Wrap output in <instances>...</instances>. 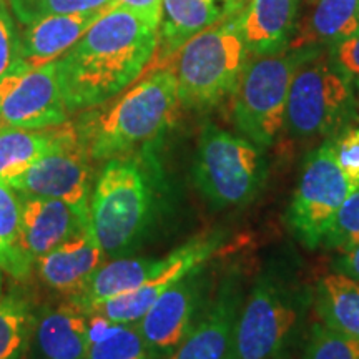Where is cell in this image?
I'll return each mask as SVG.
<instances>
[{
    "label": "cell",
    "mask_w": 359,
    "mask_h": 359,
    "mask_svg": "<svg viewBox=\"0 0 359 359\" xmlns=\"http://www.w3.org/2000/svg\"><path fill=\"white\" fill-rule=\"evenodd\" d=\"M155 52V25L125 7L109 8L55 60L67 111L118 95L151 64Z\"/></svg>",
    "instance_id": "cell-1"
},
{
    "label": "cell",
    "mask_w": 359,
    "mask_h": 359,
    "mask_svg": "<svg viewBox=\"0 0 359 359\" xmlns=\"http://www.w3.org/2000/svg\"><path fill=\"white\" fill-rule=\"evenodd\" d=\"M145 150L110 158L93 188L90 226L107 259L140 246L155 219L158 165Z\"/></svg>",
    "instance_id": "cell-2"
},
{
    "label": "cell",
    "mask_w": 359,
    "mask_h": 359,
    "mask_svg": "<svg viewBox=\"0 0 359 359\" xmlns=\"http://www.w3.org/2000/svg\"><path fill=\"white\" fill-rule=\"evenodd\" d=\"M178 107L177 79L163 67L77 130L90 158L110 160L155 142L172 127Z\"/></svg>",
    "instance_id": "cell-3"
},
{
    "label": "cell",
    "mask_w": 359,
    "mask_h": 359,
    "mask_svg": "<svg viewBox=\"0 0 359 359\" xmlns=\"http://www.w3.org/2000/svg\"><path fill=\"white\" fill-rule=\"evenodd\" d=\"M236 19L238 13L195 35L167 64L185 109H212L231 95L250 57Z\"/></svg>",
    "instance_id": "cell-4"
},
{
    "label": "cell",
    "mask_w": 359,
    "mask_h": 359,
    "mask_svg": "<svg viewBox=\"0 0 359 359\" xmlns=\"http://www.w3.org/2000/svg\"><path fill=\"white\" fill-rule=\"evenodd\" d=\"M316 48L248 57L231 92L235 127L258 147H269L285 130L291 80L298 65Z\"/></svg>",
    "instance_id": "cell-5"
},
{
    "label": "cell",
    "mask_w": 359,
    "mask_h": 359,
    "mask_svg": "<svg viewBox=\"0 0 359 359\" xmlns=\"http://www.w3.org/2000/svg\"><path fill=\"white\" fill-rule=\"evenodd\" d=\"M354 110L353 79L330 48H316L296 69L288 93L285 130L298 140L338 132Z\"/></svg>",
    "instance_id": "cell-6"
},
{
    "label": "cell",
    "mask_w": 359,
    "mask_h": 359,
    "mask_svg": "<svg viewBox=\"0 0 359 359\" xmlns=\"http://www.w3.org/2000/svg\"><path fill=\"white\" fill-rule=\"evenodd\" d=\"M264 178L262 147L213 123L205 125L193 160V182L213 208L250 203L262 191Z\"/></svg>",
    "instance_id": "cell-7"
},
{
    "label": "cell",
    "mask_w": 359,
    "mask_h": 359,
    "mask_svg": "<svg viewBox=\"0 0 359 359\" xmlns=\"http://www.w3.org/2000/svg\"><path fill=\"white\" fill-rule=\"evenodd\" d=\"M356 188L359 185L343 172L326 140L304 160L288 210L293 235L306 248H318L339 206Z\"/></svg>",
    "instance_id": "cell-8"
},
{
    "label": "cell",
    "mask_w": 359,
    "mask_h": 359,
    "mask_svg": "<svg viewBox=\"0 0 359 359\" xmlns=\"http://www.w3.org/2000/svg\"><path fill=\"white\" fill-rule=\"evenodd\" d=\"M298 304L286 286L263 276L245 296L228 359H276L298 325Z\"/></svg>",
    "instance_id": "cell-9"
},
{
    "label": "cell",
    "mask_w": 359,
    "mask_h": 359,
    "mask_svg": "<svg viewBox=\"0 0 359 359\" xmlns=\"http://www.w3.org/2000/svg\"><path fill=\"white\" fill-rule=\"evenodd\" d=\"M88 158L77 127L64 123L53 150L7 185L20 196L60 200L80 212H90Z\"/></svg>",
    "instance_id": "cell-10"
},
{
    "label": "cell",
    "mask_w": 359,
    "mask_h": 359,
    "mask_svg": "<svg viewBox=\"0 0 359 359\" xmlns=\"http://www.w3.org/2000/svg\"><path fill=\"white\" fill-rule=\"evenodd\" d=\"M57 62L19 70L0 80V127L43 130L65 123Z\"/></svg>",
    "instance_id": "cell-11"
},
{
    "label": "cell",
    "mask_w": 359,
    "mask_h": 359,
    "mask_svg": "<svg viewBox=\"0 0 359 359\" xmlns=\"http://www.w3.org/2000/svg\"><path fill=\"white\" fill-rule=\"evenodd\" d=\"M222 245L223 236L218 233H206L191 238L185 245L178 246L167 257L161 258L158 269L140 288L98 304L90 313H100L116 325H137L163 291H167L183 276L203 268Z\"/></svg>",
    "instance_id": "cell-12"
},
{
    "label": "cell",
    "mask_w": 359,
    "mask_h": 359,
    "mask_svg": "<svg viewBox=\"0 0 359 359\" xmlns=\"http://www.w3.org/2000/svg\"><path fill=\"white\" fill-rule=\"evenodd\" d=\"M201 269L183 276L163 291L137 323L156 359H167L180 346L203 311L206 278Z\"/></svg>",
    "instance_id": "cell-13"
},
{
    "label": "cell",
    "mask_w": 359,
    "mask_h": 359,
    "mask_svg": "<svg viewBox=\"0 0 359 359\" xmlns=\"http://www.w3.org/2000/svg\"><path fill=\"white\" fill-rule=\"evenodd\" d=\"M243 302L241 276L230 273L219 283L213 298L206 302L187 338L167 359H228Z\"/></svg>",
    "instance_id": "cell-14"
},
{
    "label": "cell",
    "mask_w": 359,
    "mask_h": 359,
    "mask_svg": "<svg viewBox=\"0 0 359 359\" xmlns=\"http://www.w3.org/2000/svg\"><path fill=\"white\" fill-rule=\"evenodd\" d=\"M245 0H161L155 69H163L195 35L245 8ZM154 69V70H155Z\"/></svg>",
    "instance_id": "cell-15"
},
{
    "label": "cell",
    "mask_w": 359,
    "mask_h": 359,
    "mask_svg": "<svg viewBox=\"0 0 359 359\" xmlns=\"http://www.w3.org/2000/svg\"><path fill=\"white\" fill-rule=\"evenodd\" d=\"M20 243L34 264L90 223V212H80L60 200L20 196Z\"/></svg>",
    "instance_id": "cell-16"
},
{
    "label": "cell",
    "mask_w": 359,
    "mask_h": 359,
    "mask_svg": "<svg viewBox=\"0 0 359 359\" xmlns=\"http://www.w3.org/2000/svg\"><path fill=\"white\" fill-rule=\"evenodd\" d=\"M111 7L114 6L79 13H58L25 25L20 32V60L24 69H39L64 55Z\"/></svg>",
    "instance_id": "cell-17"
},
{
    "label": "cell",
    "mask_w": 359,
    "mask_h": 359,
    "mask_svg": "<svg viewBox=\"0 0 359 359\" xmlns=\"http://www.w3.org/2000/svg\"><path fill=\"white\" fill-rule=\"evenodd\" d=\"M103 259L105 255L88 223L35 264L48 288L75 293L102 266Z\"/></svg>",
    "instance_id": "cell-18"
},
{
    "label": "cell",
    "mask_w": 359,
    "mask_h": 359,
    "mask_svg": "<svg viewBox=\"0 0 359 359\" xmlns=\"http://www.w3.org/2000/svg\"><path fill=\"white\" fill-rule=\"evenodd\" d=\"M358 30L359 0H306L288 48H331Z\"/></svg>",
    "instance_id": "cell-19"
},
{
    "label": "cell",
    "mask_w": 359,
    "mask_h": 359,
    "mask_svg": "<svg viewBox=\"0 0 359 359\" xmlns=\"http://www.w3.org/2000/svg\"><path fill=\"white\" fill-rule=\"evenodd\" d=\"M303 0H250L238 13V27L250 55L288 48Z\"/></svg>",
    "instance_id": "cell-20"
},
{
    "label": "cell",
    "mask_w": 359,
    "mask_h": 359,
    "mask_svg": "<svg viewBox=\"0 0 359 359\" xmlns=\"http://www.w3.org/2000/svg\"><path fill=\"white\" fill-rule=\"evenodd\" d=\"M35 359H87L88 314L74 303L45 308L35 318Z\"/></svg>",
    "instance_id": "cell-21"
},
{
    "label": "cell",
    "mask_w": 359,
    "mask_h": 359,
    "mask_svg": "<svg viewBox=\"0 0 359 359\" xmlns=\"http://www.w3.org/2000/svg\"><path fill=\"white\" fill-rule=\"evenodd\" d=\"M161 258H114L107 259L88 278L87 283L75 293L70 302L82 311L90 313L98 304L114 299L116 296L135 291L158 269Z\"/></svg>",
    "instance_id": "cell-22"
},
{
    "label": "cell",
    "mask_w": 359,
    "mask_h": 359,
    "mask_svg": "<svg viewBox=\"0 0 359 359\" xmlns=\"http://www.w3.org/2000/svg\"><path fill=\"white\" fill-rule=\"evenodd\" d=\"M64 123L43 130L0 127V182L11 183L53 150Z\"/></svg>",
    "instance_id": "cell-23"
},
{
    "label": "cell",
    "mask_w": 359,
    "mask_h": 359,
    "mask_svg": "<svg viewBox=\"0 0 359 359\" xmlns=\"http://www.w3.org/2000/svg\"><path fill=\"white\" fill-rule=\"evenodd\" d=\"M321 321L359 341V281L338 271L323 276L316 288Z\"/></svg>",
    "instance_id": "cell-24"
},
{
    "label": "cell",
    "mask_w": 359,
    "mask_h": 359,
    "mask_svg": "<svg viewBox=\"0 0 359 359\" xmlns=\"http://www.w3.org/2000/svg\"><path fill=\"white\" fill-rule=\"evenodd\" d=\"M22 198L11 185L0 182V268L13 278L29 276L34 263L20 243Z\"/></svg>",
    "instance_id": "cell-25"
},
{
    "label": "cell",
    "mask_w": 359,
    "mask_h": 359,
    "mask_svg": "<svg viewBox=\"0 0 359 359\" xmlns=\"http://www.w3.org/2000/svg\"><path fill=\"white\" fill-rule=\"evenodd\" d=\"M35 316L27 299L0 298V359H24L30 349Z\"/></svg>",
    "instance_id": "cell-26"
},
{
    "label": "cell",
    "mask_w": 359,
    "mask_h": 359,
    "mask_svg": "<svg viewBox=\"0 0 359 359\" xmlns=\"http://www.w3.org/2000/svg\"><path fill=\"white\" fill-rule=\"evenodd\" d=\"M87 359H156L137 325H115L88 344Z\"/></svg>",
    "instance_id": "cell-27"
},
{
    "label": "cell",
    "mask_w": 359,
    "mask_h": 359,
    "mask_svg": "<svg viewBox=\"0 0 359 359\" xmlns=\"http://www.w3.org/2000/svg\"><path fill=\"white\" fill-rule=\"evenodd\" d=\"M22 27L58 13H79L114 6V0H6Z\"/></svg>",
    "instance_id": "cell-28"
},
{
    "label": "cell",
    "mask_w": 359,
    "mask_h": 359,
    "mask_svg": "<svg viewBox=\"0 0 359 359\" xmlns=\"http://www.w3.org/2000/svg\"><path fill=\"white\" fill-rule=\"evenodd\" d=\"M303 359H359V341L326 323H316L308 334Z\"/></svg>",
    "instance_id": "cell-29"
},
{
    "label": "cell",
    "mask_w": 359,
    "mask_h": 359,
    "mask_svg": "<svg viewBox=\"0 0 359 359\" xmlns=\"http://www.w3.org/2000/svg\"><path fill=\"white\" fill-rule=\"evenodd\" d=\"M359 243V188L339 206L323 238V246L339 253Z\"/></svg>",
    "instance_id": "cell-30"
},
{
    "label": "cell",
    "mask_w": 359,
    "mask_h": 359,
    "mask_svg": "<svg viewBox=\"0 0 359 359\" xmlns=\"http://www.w3.org/2000/svg\"><path fill=\"white\" fill-rule=\"evenodd\" d=\"M19 70H27L20 60V34L7 2L0 0V80Z\"/></svg>",
    "instance_id": "cell-31"
},
{
    "label": "cell",
    "mask_w": 359,
    "mask_h": 359,
    "mask_svg": "<svg viewBox=\"0 0 359 359\" xmlns=\"http://www.w3.org/2000/svg\"><path fill=\"white\" fill-rule=\"evenodd\" d=\"M330 143L339 167L359 185V128L344 130L336 138H330Z\"/></svg>",
    "instance_id": "cell-32"
},
{
    "label": "cell",
    "mask_w": 359,
    "mask_h": 359,
    "mask_svg": "<svg viewBox=\"0 0 359 359\" xmlns=\"http://www.w3.org/2000/svg\"><path fill=\"white\" fill-rule=\"evenodd\" d=\"M331 55L343 72L353 80H359V30L343 42L330 48Z\"/></svg>",
    "instance_id": "cell-33"
},
{
    "label": "cell",
    "mask_w": 359,
    "mask_h": 359,
    "mask_svg": "<svg viewBox=\"0 0 359 359\" xmlns=\"http://www.w3.org/2000/svg\"><path fill=\"white\" fill-rule=\"evenodd\" d=\"M115 6L128 8L158 29L161 0H114V7Z\"/></svg>",
    "instance_id": "cell-34"
},
{
    "label": "cell",
    "mask_w": 359,
    "mask_h": 359,
    "mask_svg": "<svg viewBox=\"0 0 359 359\" xmlns=\"http://www.w3.org/2000/svg\"><path fill=\"white\" fill-rule=\"evenodd\" d=\"M334 268L341 275H346L351 280L359 281V243L339 253V258L334 262Z\"/></svg>",
    "instance_id": "cell-35"
},
{
    "label": "cell",
    "mask_w": 359,
    "mask_h": 359,
    "mask_svg": "<svg viewBox=\"0 0 359 359\" xmlns=\"http://www.w3.org/2000/svg\"><path fill=\"white\" fill-rule=\"evenodd\" d=\"M4 269L0 268V298H2V285H4V276H2Z\"/></svg>",
    "instance_id": "cell-36"
},
{
    "label": "cell",
    "mask_w": 359,
    "mask_h": 359,
    "mask_svg": "<svg viewBox=\"0 0 359 359\" xmlns=\"http://www.w3.org/2000/svg\"><path fill=\"white\" fill-rule=\"evenodd\" d=\"M276 359H286V358H285V356H283V354H281V356H280V358H276Z\"/></svg>",
    "instance_id": "cell-37"
},
{
    "label": "cell",
    "mask_w": 359,
    "mask_h": 359,
    "mask_svg": "<svg viewBox=\"0 0 359 359\" xmlns=\"http://www.w3.org/2000/svg\"><path fill=\"white\" fill-rule=\"evenodd\" d=\"M356 82H358V88H359V80H356Z\"/></svg>",
    "instance_id": "cell-38"
}]
</instances>
